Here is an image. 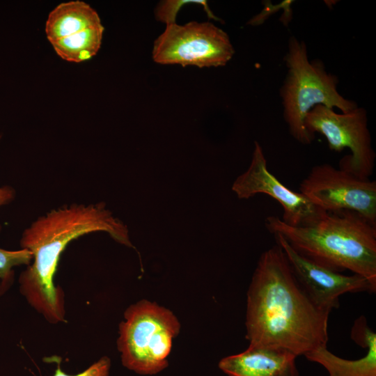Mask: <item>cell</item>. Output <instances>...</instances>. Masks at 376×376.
Returning a JSON list of instances; mask_svg holds the SVG:
<instances>
[{
	"mask_svg": "<svg viewBox=\"0 0 376 376\" xmlns=\"http://www.w3.org/2000/svg\"><path fill=\"white\" fill-rule=\"evenodd\" d=\"M329 313L298 282L279 244L261 254L247 293L249 345L281 347L304 356L327 346Z\"/></svg>",
	"mask_w": 376,
	"mask_h": 376,
	"instance_id": "obj_1",
	"label": "cell"
},
{
	"mask_svg": "<svg viewBox=\"0 0 376 376\" xmlns=\"http://www.w3.org/2000/svg\"><path fill=\"white\" fill-rule=\"evenodd\" d=\"M98 231L109 233L120 244L133 246L127 226L102 203L52 210L24 231L20 246L31 253L32 260L19 277V292L48 322H65V294L54 280L61 253L72 240Z\"/></svg>",
	"mask_w": 376,
	"mask_h": 376,
	"instance_id": "obj_2",
	"label": "cell"
},
{
	"mask_svg": "<svg viewBox=\"0 0 376 376\" xmlns=\"http://www.w3.org/2000/svg\"><path fill=\"white\" fill-rule=\"evenodd\" d=\"M265 226L306 258L340 273L351 271L376 287V225L359 213L324 211L313 221L300 226L269 216Z\"/></svg>",
	"mask_w": 376,
	"mask_h": 376,
	"instance_id": "obj_3",
	"label": "cell"
},
{
	"mask_svg": "<svg viewBox=\"0 0 376 376\" xmlns=\"http://www.w3.org/2000/svg\"><path fill=\"white\" fill-rule=\"evenodd\" d=\"M283 60L287 67L280 88L283 118L295 140L301 144H310L315 137L305 128L304 119L315 106L322 104L347 113L358 105L338 93V77L327 71L322 61L309 60L304 41L291 36Z\"/></svg>",
	"mask_w": 376,
	"mask_h": 376,
	"instance_id": "obj_4",
	"label": "cell"
},
{
	"mask_svg": "<svg viewBox=\"0 0 376 376\" xmlns=\"http://www.w3.org/2000/svg\"><path fill=\"white\" fill-rule=\"evenodd\" d=\"M179 331V322L169 310L145 299L130 306L117 340L123 365L141 375L159 373L168 366L172 341Z\"/></svg>",
	"mask_w": 376,
	"mask_h": 376,
	"instance_id": "obj_5",
	"label": "cell"
},
{
	"mask_svg": "<svg viewBox=\"0 0 376 376\" xmlns=\"http://www.w3.org/2000/svg\"><path fill=\"white\" fill-rule=\"evenodd\" d=\"M304 126L314 137L316 132L323 135L330 150H350L351 155L340 159L339 168L363 179L373 174L376 154L364 108L357 107L347 113H338L326 106L316 105L306 114Z\"/></svg>",
	"mask_w": 376,
	"mask_h": 376,
	"instance_id": "obj_6",
	"label": "cell"
},
{
	"mask_svg": "<svg viewBox=\"0 0 376 376\" xmlns=\"http://www.w3.org/2000/svg\"><path fill=\"white\" fill-rule=\"evenodd\" d=\"M234 54L228 35L209 22L166 25L152 51L157 63L198 68L224 66Z\"/></svg>",
	"mask_w": 376,
	"mask_h": 376,
	"instance_id": "obj_7",
	"label": "cell"
},
{
	"mask_svg": "<svg viewBox=\"0 0 376 376\" xmlns=\"http://www.w3.org/2000/svg\"><path fill=\"white\" fill-rule=\"evenodd\" d=\"M299 190L320 209L354 211L376 225V182L361 178L330 164L314 166Z\"/></svg>",
	"mask_w": 376,
	"mask_h": 376,
	"instance_id": "obj_8",
	"label": "cell"
},
{
	"mask_svg": "<svg viewBox=\"0 0 376 376\" xmlns=\"http://www.w3.org/2000/svg\"><path fill=\"white\" fill-rule=\"evenodd\" d=\"M232 190L240 199H248L258 194L272 197L283 208L281 220L292 226L308 224L324 212L300 192L285 186L268 170L263 150L258 141L254 142L248 169L236 178Z\"/></svg>",
	"mask_w": 376,
	"mask_h": 376,
	"instance_id": "obj_9",
	"label": "cell"
},
{
	"mask_svg": "<svg viewBox=\"0 0 376 376\" xmlns=\"http://www.w3.org/2000/svg\"><path fill=\"white\" fill-rule=\"evenodd\" d=\"M274 237L295 278L320 308L331 312L339 306V297L345 293L375 292L376 287L365 277L345 275L318 265L297 253L280 235L275 234Z\"/></svg>",
	"mask_w": 376,
	"mask_h": 376,
	"instance_id": "obj_10",
	"label": "cell"
},
{
	"mask_svg": "<svg viewBox=\"0 0 376 376\" xmlns=\"http://www.w3.org/2000/svg\"><path fill=\"white\" fill-rule=\"evenodd\" d=\"M297 357L283 348L249 345L244 352L223 358L219 368L228 376H299Z\"/></svg>",
	"mask_w": 376,
	"mask_h": 376,
	"instance_id": "obj_11",
	"label": "cell"
},
{
	"mask_svg": "<svg viewBox=\"0 0 376 376\" xmlns=\"http://www.w3.org/2000/svg\"><path fill=\"white\" fill-rule=\"evenodd\" d=\"M102 26L97 12L88 3L80 1L63 2L48 15L45 34L52 42L74 33Z\"/></svg>",
	"mask_w": 376,
	"mask_h": 376,
	"instance_id": "obj_12",
	"label": "cell"
},
{
	"mask_svg": "<svg viewBox=\"0 0 376 376\" xmlns=\"http://www.w3.org/2000/svg\"><path fill=\"white\" fill-rule=\"evenodd\" d=\"M366 348V354L355 360L339 357L329 351L327 346L311 351L304 357L322 365L329 376H376V336L369 340Z\"/></svg>",
	"mask_w": 376,
	"mask_h": 376,
	"instance_id": "obj_13",
	"label": "cell"
},
{
	"mask_svg": "<svg viewBox=\"0 0 376 376\" xmlns=\"http://www.w3.org/2000/svg\"><path fill=\"white\" fill-rule=\"evenodd\" d=\"M104 28L102 26L86 29L52 43L56 54L62 59L81 63L92 58L100 49Z\"/></svg>",
	"mask_w": 376,
	"mask_h": 376,
	"instance_id": "obj_14",
	"label": "cell"
},
{
	"mask_svg": "<svg viewBox=\"0 0 376 376\" xmlns=\"http://www.w3.org/2000/svg\"><path fill=\"white\" fill-rule=\"evenodd\" d=\"M32 260L31 253L24 249L9 251L0 248V295L8 291L14 281L13 268L28 266Z\"/></svg>",
	"mask_w": 376,
	"mask_h": 376,
	"instance_id": "obj_15",
	"label": "cell"
},
{
	"mask_svg": "<svg viewBox=\"0 0 376 376\" xmlns=\"http://www.w3.org/2000/svg\"><path fill=\"white\" fill-rule=\"evenodd\" d=\"M187 4H198L203 7L207 17L217 21L221 20L214 15L204 0H166L161 1L155 8V19L166 25L175 24L179 10Z\"/></svg>",
	"mask_w": 376,
	"mask_h": 376,
	"instance_id": "obj_16",
	"label": "cell"
},
{
	"mask_svg": "<svg viewBox=\"0 0 376 376\" xmlns=\"http://www.w3.org/2000/svg\"><path fill=\"white\" fill-rule=\"evenodd\" d=\"M263 2L265 7L263 10L258 15L251 18L248 22V24H250L251 26H259L262 24L272 14L282 8L283 9L284 13L283 15L281 17L280 20L284 26L288 25L289 22L291 21L292 16L291 5L293 1H283L281 3H279L276 5L272 4L270 1H265Z\"/></svg>",
	"mask_w": 376,
	"mask_h": 376,
	"instance_id": "obj_17",
	"label": "cell"
},
{
	"mask_svg": "<svg viewBox=\"0 0 376 376\" xmlns=\"http://www.w3.org/2000/svg\"><path fill=\"white\" fill-rule=\"evenodd\" d=\"M110 368V359L104 356L88 368L76 375H68L63 372L58 363L53 376H109Z\"/></svg>",
	"mask_w": 376,
	"mask_h": 376,
	"instance_id": "obj_18",
	"label": "cell"
},
{
	"mask_svg": "<svg viewBox=\"0 0 376 376\" xmlns=\"http://www.w3.org/2000/svg\"><path fill=\"white\" fill-rule=\"evenodd\" d=\"M14 196L15 191L12 187L8 186L0 187V207L9 203Z\"/></svg>",
	"mask_w": 376,
	"mask_h": 376,
	"instance_id": "obj_19",
	"label": "cell"
}]
</instances>
